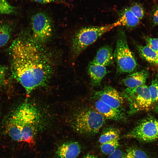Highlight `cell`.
I'll list each match as a JSON object with an SVG mask.
<instances>
[{"instance_id": "obj_1", "label": "cell", "mask_w": 158, "mask_h": 158, "mask_svg": "<svg viewBox=\"0 0 158 158\" xmlns=\"http://www.w3.org/2000/svg\"><path fill=\"white\" fill-rule=\"evenodd\" d=\"M10 49L12 75L27 94L47 83L53 71L47 56L32 43L21 39L14 41Z\"/></svg>"}, {"instance_id": "obj_2", "label": "cell", "mask_w": 158, "mask_h": 158, "mask_svg": "<svg viewBox=\"0 0 158 158\" xmlns=\"http://www.w3.org/2000/svg\"><path fill=\"white\" fill-rule=\"evenodd\" d=\"M106 118L90 107L81 109L73 115L71 125L78 133L92 135L97 133L106 122Z\"/></svg>"}, {"instance_id": "obj_3", "label": "cell", "mask_w": 158, "mask_h": 158, "mask_svg": "<svg viewBox=\"0 0 158 158\" xmlns=\"http://www.w3.org/2000/svg\"><path fill=\"white\" fill-rule=\"evenodd\" d=\"M20 111L22 142L33 144L42 117L37 109L30 103L25 102L18 106Z\"/></svg>"}, {"instance_id": "obj_4", "label": "cell", "mask_w": 158, "mask_h": 158, "mask_svg": "<svg viewBox=\"0 0 158 158\" xmlns=\"http://www.w3.org/2000/svg\"><path fill=\"white\" fill-rule=\"evenodd\" d=\"M118 25L116 22L101 26L87 27L79 30L73 36L71 43L73 55L77 56L104 33Z\"/></svg>"}, {"instance_id": "obj_5", "label": "cell", "mask_w": 158, "mask_h": 158, "mask_svg": "<svg viewBox=\"0 0 158 158\" xmlns=\"http://www.w3.org/2000/svg\"><path fill=\"white\" fill-rule=\"evenodd\" d=\"M113 55L119 73H131L137 69V63L135 56L129 47L126 35L122 30L118 32Z\"/></svg>"}, {"instance_id": "obj_6", "label": "cell", "mask_w": 158, "mask_h": 158, "mask_svg": "<svg viewBox=\"0 0 158 158\" xmlns=\"http://www.w3.org/2000/svg\"><path fill=\"white\" fill-rule=\"evenodd\" d=\"M122 95L128 102L130 115L139 111H149L154 106L148 87L145 84L134 88H126Z\"/></svg>"}, {"instance_id": "obj_7", "label": "cell", "mask_w": 158, "mask_h": 158, "mask_svg": "<svg viewBox=\"0 0 158 158\" xmlns=\"http://www.w3.org/2000/svg\"><path fill=\"white\" fill-rule=\"evenodd\" d=\"M126 137L145 142L155 140L158 138V120L150 116L142 119Z\"/></svg>"}, {"instance_id": "obj_8", "label": "cell", "mask_w": 158, "mask_h": 158, "mask_svg": "<svg viewBox=\"0 0 158 158\" xmlns=\"http://www.w3.org/2000/svg\"><path fill=\"white\" fill-rule=\"evenodd\" d=\"M31 21L34 38L40 42H46L52 33V24L50 17L44 12L39 11L33 15Z\"/></svg>"}, {"instance_id": "obj_9", "label": "cell", "mask_w": 158, "mask_h": 158, "mask_svg": "<svg viewBox=\"0 0 158 158\" xmlns=\"http://www.w3.org/2000/svg\"><path fill=\"white\" fill-rule=\"evenodd\" d=\"M94 97L114 108L122 111L124 98L122 94L112 87L106 86L103 89L96 91Z\"/></svg>"}, {"instance_id": "obj_10", "label": "cell", "mask_w": 158, "mask_h": 158, "mask_svg": "<svg viewBox=\"0 0 158 158\" xmlns=\"http://www.w3.org/2000/svg\"><path fill=\"white\" fill-rule=\"evenodd\" d=\"M5 128L7 134L12 140L18 142H22L20 115L18 107L10 115Z\"/></svg>"}, {"instance_id": "obj_11", "label": "cell", "mask_w": 158, "mask_h": 158, "mask_svg": "<svg viewBox=\"0 0 158 158\" xmlns=\"http://www.w3.org/2000/svg\"><path fill=\"white\" fill-rule=\"evenodd\" d=\"M96 110L106 118L116 121H123L126 117L122 111L114 108L100 100L95 99Z\"/></svg>"}, {"instance_id": "obj_12", "label": "cell", "mask_w": 158, "mask_h": 158, "mask_svg": "<svg viewBox=\"0 0 158 158\" xmlns=\"http://www.w3.org/2000/svg\"><path fill=\"white\" fill-rule=\"evenodd\" d=\"M80 144L75 141L63 143L58 148L56 154L59 158H76L81 152Z\"/></svg>"}, {"instance_id": "obj_13", "label": "cell", "mask_w": 158, "mask_h": 158, "mask_svg": "<svg viewBox=\"0 0 158 158\" xmlns=\"http://www.w3.org/2000/svg\"><path fill=\"white\" fill-rule=\"evenodd\" d=\"M149 75L148 71L145 70L130 74L123 80V83L128 88H134L145 84Z\"/></svg>"}, {"instance_id": "obj_14", "label": "cell", "mask_w": 158, "mask_h": 158, "mask_svg": "<svg viewBox=\"0 0 158 158\" xmlns=\"http://www.w3.org/2000/svg\"><path fill=\"white\" fill-rule=\"evenodd\" d=\"M88 72L92 85L94 86L98 87L100 85L106 75L107 71L105 66L91 61L88 66Z\"/></svg>"}, {"instance_id": "obj_15", "label": "cell", "mask_w": 158, "mask_h": 158, "mask_svg": "<svg viewBox=\"0 0 158 158\" xmlns=\"http://www.w3.org/2000/svg\"><path fill=\"white\" fill-rule=\"evenodd\" d=\"M113 55L112 48L109 46H105L100 48L92 62L105 67L111 64Z\"/></svg>"}, {"instance_id": "obj_16", "label": "cell", "mask_w": 158, "mask_h": 158, "mask_svg": "<svg viewBox=\"0 0 158 158\" xmlns=\"http://www.w3.org/2000/svg\"><path fill=\"white\" fill-rule=\"evenodd\" d=\"M140 19L130 10L129 8L122 10L119 13V18L116 22L118 26L122 25L133 28L139 23Z\"/></svg>"}, {"instance_id": "obj_17", "label": "cell", "mask_w": 158, "mask_h": 158, "mask_svg": "<svg viewBox=\"0 0 158 158\" xmlns=\"http://www.w3.org/2000/svg\"><path fill=\"white\" fill-rule=\"evenodd\" d=\"M137 49L141 57L150 63L158 64V54L147 46L136 45Z\"/></svg>"}, {"instance_id": "obj_18", "label": "cell", "mask_w": 158, "mask_h": 158, "mask_svg": "<svg viewBox=\"0 0 158 158\" xmlns=\"http://www.w3.org/2000/svg\"><path fill=\"white\" fill-rule=\"evenodd\" d=\"M120 135L119 130L117 128L109 127L105 128L102 132L99 139L101 144L119 139Z\"/></svg>"}, {"instance_id": "obj_19", "label": "cell", "mask_w": 158, "mask_h": 158, "mask_svg": "<svg viewBox=\"0 0 158 158\" xmlns=\"http://www.w3.org/2000/svg\"><path fill=\"white\" fill-rule=\"evenodd\" d=\"M119 139H115L101 144L100 146L101 151L107 155H110L112 154L117 149L119 145Z\"/></svg>"}, {"instance_id": "obj_20", "label": "cell", "mask_w": 158, "mask_h": 158, "mask_svg": "<svg viewBox=\"0 0 158 158\" xmlns=\"http://www.w3.org/2000/svg\"><path fill=\"white\" fill-rule=\"evenodd\" d=\"M11 29L7 24H0V47L6 44L9 41Z\"/></svg>"}, {"instance_id": "obj_21", "label": "cell", "mask_w": 158, "mask_h": 158, "mask_svg": "<svg viewBox=\"0 0 158 158\" xmlns=\"http://www.w3.org/2000/svg\"><path fill=\"white\" fill-rule=\"evenodd\" d=\"M149 89L153 102L154 105L158 104V75L153 79Z\"/></svg>"}, {"instance_id": "obj_22", "label": "cell", "mask_w": 158, "mask_h": 158, "mask_svg": "<svg viewBox=\"0 0 158 158\" xmlns=\"http://www.w3.org/2000/svg\"><path fill=\"white\" fill-rule=\"evenodd\" d=\"M126 153L128 158H149L144 151L136 148H129L126 150Z\"/></svg>"}, {"instance_id": "obj_23", "label": "cell", "mask_w": 158, "mask_h": 158, "mask_svg": "<svg viewBox=\"0 0 158 158\" xmlns=\"http://www.w3.org/2000/svg\"><path fill=\"white\" fill-rule=\"evenodd\" d=\"M16 11V8L11 5L6 0H0V14H12Z\"/></svg>"}, {"instance_id": "obj_24", "label": "cell", "mask_w": 158, "mask_h": 158, "mask_svg": "<svg viewBox=\"0 0 158 158\" xmlns=\"http://www.w3.org/2000/svg\"><path fill=\"white\" fill-rule=\"evenodd\" d=\"M129 8L139 19L142 18L144 17L145 11L143 6L140 4L134 2L132 4Z\"/></svg>"}, {"instance_id": "obj_25", "label": "cell", "mask_w": 158, "mask_h": 158, "mask_svg": "<svg viewBox=\"0 0 158 158\" xmlns=\"http://www.w3.org/2000/svg\"><path fill=\"white\" fill-rule=\"evenodd\" d=\"M145 41L147 46L158 54V38L147 37Z\"/></svg>"}, {"instance_id": "obj_26", "label": "cell", "mask_w": 158, "mask_h": 158, "mask_svg": "<svg viewBox=\"0 0 158 158\" xmlns=\"http://www.w3.org/2000/svg\"><path fill=\"white\" fill-rule=\"evenodd\" d=\"M151 18L154 25H158V4H155L151 10Z\"/></svg>"}, {"instance_id": "obj_27", "label": "cell", "mask_w": 158, "mask_h": 158, "mask_svg": "<svg viewBox=\"0 0 158 158\" xmlns=\"http://www.w3.org/2000/svg\"><path fill=\"white\" fill-rule=\"evenodd\" d=\"M109 158H128L126 152L117 149L111 154L109 155Z\"/></svg>"}, {"instance_id": "obj_28", "label": "cell", "mask_w": 158, "mask_h": 158, "mask_svg": "<svg viewBox=\"0 0 158 158\" xmlns=\"http://www.w3.org/2000/svg\"><path fill=\"white\" fill-rule=\"evenodd\" d=\"M6 70V67L0 65V85L3 83L4 80Z\"/></svg>"}, {"instance_id": "obj_29", "label": "cell", "mask_w": 158, "mask_h": 158, "mask_svg": "<svg viewBox=\"0 0 158 158\" xmlns=\"http://www.w3.org/2000/svg\"><path fill=\"white\" fill-rule=\"evenodd\" d=\"M35 2L41 4H47L52 2H59L62 0H32Z\"/></svg>"}, {"instance_id": "obj_30", "label": "cell", "mask_w": 158, "mask_h": 158, "mask_svg": "<svg viewBox=\"0 0 158 158\" xmlns=\"http://www.w3.org/2000/svg\"><path fill=\"white\" fill-rule=\"evenodd\" d=\"M83 158H97V157L92 154H88L84 156Z\"/></svg>"}]
</instances>
